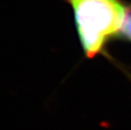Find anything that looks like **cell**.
Returning a JSON list of instances; mask_svg holds the SVG:
<instances>
[{
    "label": "cell",
    "instance_id": "cell-1",
    "mask_svg": "<svg viewBox=\"0 0 131 130\" xmlns=\"http://www.w3.org/2000/svg\"><path fill=\"white\" fill-rule=\"evenodd\" d=\"M74 10L75 26L85 53L94 57L106 42L120 34L129 9L120 0H63Z\"/></svg>",
    "mask_w": 131,
    "mask_h": 130
},
{
    "label": "cell",
    "instance_id": "cell-2",
    "mask_svg": "<svg viewBox=\"0 0 131 130\" xmlns=\"http://www.w3.org/2000/svg\"><path fill=\"white\" fill-rule=\"evenodd\" d=\"M120 34L131 41V9H129L126 20L124 22V26H123L120 31Z\"/></svg>",
    "mask_w": 131,
    "mask_h": 130
}]
</instances>
